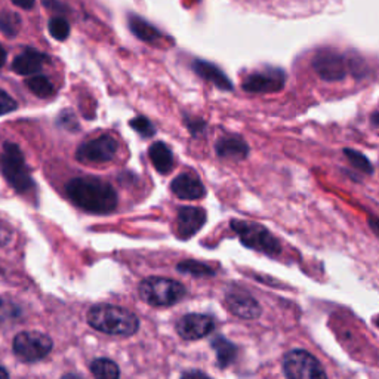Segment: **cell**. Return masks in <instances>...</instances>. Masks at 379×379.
<instances>
[{
  "mask_svg": "<svg viewBox=\"0 0 379 379\" xmlns=\"http://www.w3.org/2000/svg\"><path fill=\"white\" fill-rule=\"evenodd\" d=\"M48 59H49L48 55H44L43 52H39L36 49H25L23 54H20L13 59L12 70L23 76L35 74L44 67V64L48 63Z\"/></svg>",
  "mask_w": 379,
  "mask_h": 379,
  "instance_id": "obj_15",
  "label": "cell"
},
{
  "mask_svg": "<svg viewBox=\"0 0 379 379\" xmlns=\"http://www.w3.org/2000/svg\"><path fill=\"white\" fill-rule=\"evenodd\" d=\"M184 376L187 378V376H206V375L205 373H199V372H191V373H186Z\"/></svg>",
  "mask_w": 379,
  "mask_h": 379,
  "instance_id": "obj_34",
  "label": "cell"
},
{
  "mask_svg": "<svg viewBox=\"0 0 379 379\" xmlns=\"http://www.w3.org/2000/svg\"><path fill=\"white\" fill-rule=\"evenodd\" d=\"M18 109V104L5 90L0 89V116L12 113Z\"/></svg>",
  "mask_w": 379,
  "mask_h": 379,
  "instance_id": "obj_28",
  "label": "cell"
},
{
  "mask_svg": "<svg viewBox=\"0 0 379 379\" xmlns=\"http://www.w3.org/2000/svg\"><path fill=\"white\" fill-rule=\"evenodd\" d=\"M378 326H379V318H376V322H375Z\"/></svg>",
  "mask_w": 379,
  "mask_h": 379,
  "instance_id": "obj_36",
  "label": "cell"
},
{
  "mask_svg": "<svg viewBox=\"0 0 379 379\" xmlns=\"http://www.w3.org/2000/svg\"><path fill=\"white\" fill-rule=\"evenodd\" d=\"M372 119H373V124H375L376 126H379V114H375Z\"/></svg>",
  "mask_w": 379,
  "mask_h": 379,
  "instance_id": "obj_35",
  "label": "cell"
},
{
  "mask_svg": "<svg viewBox=\"0 0 379 379\" xmlns=\"http://www.w3.org/2000/svg\"><path fill=\"white\" fill-rule=\"evenodd\" d=\"M140 295L153 307L175 306L186 296V287L176 280L164 277H148L140 284Z\"/></svg>",
  "mask_w": 379,
  "mask_h": 379,
  "instance_id": "obj_4",
  "label": "cell"
},
{
  "mask_svg": "<svg viewBox=\"0 0 379 379\" xmlns=\"http://www.w3.org/2000/svg\"><path fill=\"white\" fill-rule=\"evenodd\" d=\"M344 153H345L347 159L350 160V163L354 166V168H357L359 171L365 172V174H372L373 168H372L371 162L365 156H363L361 153H359V151L351 150V148H347V150H344Z\"/></svg>",
  "mask_w": 379,
  "mask_h": 379,
  "instance_id": "obj_26",
  "label": "cell"
},
{
  "mask_svg": "<svg viewBox=\"0 0 379 379\" xmlns=\"http://www.w3.org/2000/svg\"><path fill=\"white\" fill-rule=\"evenodd\" d=\"M21 28V18L18 13L12 11H4L0 13V32L6 35L8 37H15L20 33Z\"/></svg>",
  "mask_w": 379,
  "mask_h": 379,
  "instance_id": "obj_23",
  "label": "cell"
},
{
  "mask_svg": "<svg viewBox=\"0 0 379 379\" xmlns=\"http://www.w3.org/2000/svg\"><path fill=\"white\" fill-rule=\"evenodd\" d=\"M9 376V373L6 372V369H4L2 366H0V379H6Z\"/></svg>",
  "mask_w": 379,
  "mask_h": 379,
  "instance_id": "obj_33",
  "label": "cell"
},
{
  "mask_svg": "<svg viewBox=\"0 0 379 379\" xmlns=\"http://www.w3.org/2000/svg\"><path fill=\"white\" fill-rule=\"evenodd\" d=\"M6 51H5V48L2 47V44H0V68H2L4 66H5V63H6Z\"/></svg>",
  "mask_w": 379,
  "mask_h": 379,
  "instance_id": "obj_31",
  "label": "cell"
},
{
  "mask_svg": "<svg viewBox=\"0 0 379 379\" xmlns=\"http://www.w3.org/2000/svg\"><path fill=\"white\" fill-rule=\"evenodd\" d=\"M178 270L181 272H186V275H191V276H197V277L215 275L214 270L200 261H184L178 265Z\"/></svg>",
  "mask_w": 379,
  "mask_h": 379,
  "instance_id": "obj_24",
  "label": "cell"
},
{
  "mask_svg": "<svg viewBox=\"0 0 379 379\" xmlns=\"http://www.w3.org/2000/svg\"><path fill=\"white\" fill-rule=\"evenodd\" d=\"M25 83L27 88L39 98H49L55 92V88L47 76H35V78H30Z\"/></svg>",
  "mask_w": 379,
  "mask_h": 379,
  "instance_id": "obj_22",
  "label": "cell"
},
{
  "mask_svg": "<svg viewBox=\"0 0 379 379\" xmlns=\"http://www.w3.org/2000/svg\"><path fill=\"white\" fill-rule=\"evenodd\" d=\"M90 372L95 378L101 379H116L120 376L119 366L109 359H97L90 363Z\"/></svg>",
  "mask_w": 379,
  "mask_h": 379,
  "instance_id": "obj_20",
  "label": "cell"
},
{
  "mask_svg": "<svg viewBox=\"0 0 379 379\" xmlns=\"http://www.w3.org/2000/svg\"><path fill=\"white\" fill-rule=\"evenodd\" d=\"M313 68L323 80L338 82L347 76L348 68H350V61L338 51L325 48L314 55Z\"/></svg>",
  "mask_w": 379,
  "mask_h": 379,
  "instance_id": "obj_8",
  "label": "cell"
},
{
  "mask_svg": "<svg viewBox=\"0 0 379 379\" xmlns=\"http://www.w3.org/2000/svg\"><path fill=\"white\" fill-rule=\"evenodd\" d=\"M212 347H214V350L217 351V357H218V363L225 368L227 365H230V363L236 359V353L237 348L224 338H217L214 342H212Z\"/></svg>",
  "mask_w": 379,
  "mask_h": 379,
  "instance_id": "obj_21",
  "label": "cell"
},
{
  "mask_svg": "<svg viewBox=\"0 0 379 379\" xmlns=\"http://www.w3.org/2000/svg\"><path fill=\"white\" fill-rule=\"evenodd\" d=\"M129 125L135 129V132H138L141 136H144V138H150V136H153L156 133V128L153 126V124L144 116L132 119Z\"/></svg>",
  "mask_w": 379,
  "mask_h": 379,
  "instance_id": "obj_27",
  "label": "cell"
},
{
  "mask_svg": "<svg viewBox=\"0 0 379 379\" xmlns=\"http://www.w3.org/2000/svg\"><path fill=\"white\" fill-rule=\"evenodd\" d=\"M66 193L76 206L90 214H110L117 206V193L113 186L97 176L73 178Z\"/></svg>",
  "mask_w": 379,
  "mask_h": 379,
  "instance_id": "obj_1",
  "label": "cell"
},
{
  "mask_svg": "<svg viewBox=\"0 0 379 379\" xmlns=\"http://www.w3.org/2000/svg\"><path fill=\"white\" fill-rule=\"evenodd\" d=\"M128 24H129L131 32L143 42L155 43V42L160 40V37H162V33L153 24H150L144 18L138 17V15H131L129 20H128Z\"/></svg>",
  "mask_w": 379,
  "mask_h": 379,
  "instance_id": "obj_19",
  "label": "cell"
},
{
  "mask_svg": "<svg viewBox=\"0 0 379 379\" xmlns=\"http://www.w3.org/2000/svg\"><path fill=\"white\" fill-rule=\"evenodd\" d=\"M217 153L221 157L245 159L249 153V147L239 136H225L217 144Z\"/></svg>",
  "mask_w": 379,
  "mask_h": 379,
  "instance_id": "obj_18",
  "label": "cell"
},
{
  "mask_svg": "<svg viewBox=\"0 0 379 379\" xmlns=\"http://www.w3.org/2000/svg\"><path fill=\"white\" fill-rule=\"evenodd\" d=\"M371 227L379 234V219H371Z\"/></svg>",
  "mask_w": 379,
  "mask_h": 379,
  "instance_id": "obj_32",
  "label": "cell"
},
{
  "mask_svg": "<svg viewBox=\"0 0 379 379\" xmlns=\"http://www.w3.org/2000/svg\"><path fill=\"white\" fill-rule=\"evenodd\" d=\"M286 83V73L282 68H265L249 74L243 82V89L251 94L279 92Z\"/></svg>",
  "mask_w": 379,
  "mask_h": 379,
  "instance_id": "obj_10",
  "label": "cell"
},
{
  "mask_svg": "<svg viewBox=\"0 0 379 379\" xmlns=\"http://www.w3.org/2000/svg\"><path fill=\"white\" fill-rule=\"evenodd\" d=\"M43 5L47 6L48 9L51 11H55V12H68L70 9L67 8V5L58 2V0H42Z\"/></svg>",
  "mask_w": 379,
  "mask_h": 379,
  "instance_id": "obj_29",
  "label": "cell"
},
{
  "mask_svg": "<svg viewBox=\"0 0 379 379\" xmlns=\"http://www.w3.org/2000/svg\"><path fill=\"white\" fill-rule=\"evenodd\" d=\"M12 347L15 356L20 360L32 363L47 357L52 350L54 342L48 335H44L42 332L25 330L13 338Z\"/></svg>",
  "mask_w": 379,
  "mask_h": 379,
  "instance_id": "obj_6",
  "label": "cell"
},
{
  "mask_svg": "<svg viewBox=\"0 0 379 379\" xmlns=\"http://www.w3.org/2000/svg\"><path fill=\"white\" fill-rule=\"evenodd\" d=\"M193 68L197 74L200 76L202 79L214 83L217 88H219L222 90H231L233 89L230 79L227 78L224 71L221 68H218L215 64L203 61V59H195V61L193 63Z\"/></svg>",
  "mask_w": 379,
  "mask_h": 379,
  "instance_id": "obj_16",
  "label": "cell"
},
{
  "mask_svg": "<svg viewBox=\"0 0 379 379\" xmlns=\"http://www.w3.org/2000/svg\"><path fill=\"white\" fill-rule=\"evenodd\" d=\"M206 222V212L202 207L184 206L178 209L176 233L181 239H190L199 231Z\"/></svg>",
  "mask_w": 379,
  "mask_h": 379,
  "instance_id": "obj_12",
  "label": "cell"
},
{
  "mask_svg": "<svg viewBox=\"0 0 379 379\" xmlns=\"http://www.w3.org/2000/svg\"><path fill=\"white\" fill-rule=\"evenodd\" d=\"M12 4L15 6H20L23 9H33L36 5V0H12Z\"/></svg>",
  "mask_w": 379,
  "mask_h": 379,
  "instance_id": "obj_30",
  "label": "cell"
},
{
  "mask_svg": "<svg viewBox=\"0 0 379 379\" xmlns=\"http://www.w3.org/2000/svg\"><path fill=\"white\" fill-rule=\"evenodd\" d=\"M148 156L157 172L166 175L172 171L174 156H172L171 148L164 143H155L153 145H151L148 150Z\"/></svg>",
  "mask_w": 379,
  "mask_h": 379,
  "instance_id": "obj_17",
  "label": "cell"
},
{
  "mask_svg": "<svg viewBox=\"0 0 379 379\" xmlns=\"http://www.w3.org/2000/svg\"><path fill=\"white\" fill-rule=\"evenodd\" d=\"M88 323L109 335L131 337L140 329L138 317L122 307L112 304L94 306L88 313Z\"/></svg>",
  "mask_w": 379,
  "mask_h": 379,
  "instance_id": "obj_2",
  "label": "cell"
},
{
  "mask_svg": "<svg viewBox=\"0 0 379 379\" xmlns=\"http://www.w3.org/2000/svg\"><path fill=\"white\" fill-rule=\"evenodd\" d=\"M0 169L9 186L18 193H27L35 187L33 178L30 175L24 156L17 144L5 143L0 155Z\"/></svg>",
  "mask_w": 379,
  "mask_h": 379,
  "instance_id": "obj_3",
  "label": "cell"
},
{
  "mask_svg": "<svg viewBox=\"0 0 379 379\" xmlns=\"http://www.w3.org/2000/svg\"><path fill=\"white\" fill-rule=\"evenodd\" d=\"M119 150L117 141L112 135H101L98 138L83 143L76 157L83 163H107L114 159Z\"/></svg>",
  "mask_w": 379,
  "mask_h": 379,
  "instance_id": "obj_9",
  "label": "cell"
},
{
  "mask_svg": "<svg viewBox=\"0 0 379 379\" xmlns=\"http://www.w3.org/2000/svg\"><path fill=\"white\" fill-rule=\"evenodd\" d=\"M172 193L181 200H199L206 195L202 181L193 174H181L171 184Z\"/></svg>",
  "mask_w": 379,
  "mask_h": 379,
  "instance_id": "obj_14",
  "label": "cell"
},
{
  "mask_svg": "<svg viewBox=\"0 0 379 379\" xmlns=\"http://www.w3.org/2000/svg\"><path fill=\"white\" fill-rule=\"evenodd\" d=\"M231 229L239 234L241 243L251 249L271 256H276L282 252L280 241L261 224L233 219Z\"/></svg>",
  "mask_w": 379,
  "mask_h": 379,
  "instance_id": "obj_5",
  "label": "cell"
},
{
  "mask_svg": "<svg viewBox=\"0 0 379 379\" xmlns=\"http://www.w3.org/2000/svg\"><path fill=\"white\" fill-rule=\"evenodd\" d=\"M225 304L234 315L246 318V320H253V318L261 315V307L256 299L241 291H233L227 294Z\"/></svg>",
  "mask_w": 379,
  "mask_h": 379,
  "instance_id": "obj_13",
  "label": "cell"
},
{
  "mask_svg": "<svg viewBox=\"0 0 379 379\" xmlns=\"http://www.w3.org/2000/svg\"><path fill=\"white\" fill-rule=\"evenodd\" d=\"M48 30L54 39L63 42L70 36V24L63 17H54L49 20Z\"/></svg>",
  "mask_w": 379,
  "mask_h": 379,
  "instance_id": "obj_25",
  "label": "cell"
},
{
  "mask_svg": "<svg viewBox=\"0 0 379 379\" xmlns=\"http://www.w3.org/2000/svg\"><path fill=\"white\" fill-rule=\"evenodd\" d=\"M215 322L214 318L206 314L191 313L181 317L176 323L178 335L186 341H195L207 337L214 330Z\"/></svg>",
  "mask_w": 379,
  "mask_h": 379,
  "instance_id": "obj_11",
  "label": "cell"
},
{
  "mask_svg": "<svg viewBox=\"0 0 379 379\" xmlns=\"http://www.w3.org/2000/svg\"><path fill=\"white\" fill-rule=\"evenodd\" d=\"M283 373L291 379H320L326 378L318 360L304 350H292L283 357Z\"/></svg>",
  "mask_w": 379,
  "mask_h": 379,
  "instance_id": "obj_7",
  "label": "cell"
}]
</instances>
